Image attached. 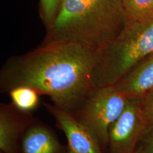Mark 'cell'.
Returning a JSON list of instances; mask_svg holds the SVG:
<instances>
[{
    "label": "cell",
    "mask_w": 153,
    "mask_h": 153,
    "mask_svg": "<svg viewBox=\"0 0 153 153\" xmlns=\"http://www.w3.org/2000/svg\"><path fill=\"white\" fill-rule=\"evenodd\" d=\"M36 117L11 102L0 104V152L19 153L22 137Z\"/></svg>",
    "instance_id": "52a82bcc"
},
{
    "label": "cell",
    "mask_w": 153,
    "mask_h": 153,
    "mask_svg": "<svg viewBox=\"0 0 153 153\" xmlns=\"http://www.w3.org/2000/svg\"><path fill=\"white\" fill-rule=\"evenodd\" d=\"M134 153H153V125H149L143 131Z\"/></svg>",
    "instance_id": "4fadbf2b"
},
{
    "label": "cell",
    "mask_w": 153,
    "mask_h": 153,
    "mask_svg": "<svg viewBox=\"0 0 153 153\" xmlns=\"http://www.w3.org/2000/svg\"><path fill=\"white\" fill-rule=\"evenodd\" d=\"M128 100L116 86L95 88L74 116L93 134L105 153L109 128L122 114Z\"/></svg>",
    "instance_id": "277c9868"
},
{
    "label": "cell",
    "mask_w": 153,
    "mask_h": 153,
    "mask_svg": "<svg viewBox=\"0 0 153 153\" xmlns=\"http://www.w3.org/2000/svg\"><path fill=\"white\" fill-rule=\"evenodd\" d=\"M126 16L131 21H141L153 15V0H123Z\"/></svg>",
    "instance_id": "8fae6325"
},
{
    "label": "cell",
    "mask_w": 153,
    "mask_h": 153,
    "mask_svg": "<svg viewBox=\"0 0 153 153\" xmlns=\"http://www.w3.org/2000/svg\"><path fill=\"white\" fill-rule=\"evenodd\" d=\"M140 108L149 125H153V88L139 99Z\"/></svg>",
    "instance_id": "5bb4252c"
},
{
    "label": "cell",
    "mask_w": 153,
    "mask_h": 153,
    "mask_svg": "<svg viewBox=\"0 0 153 153\" xmlns=\"http://www.w3.org/2000/svg\"><path fill=\"white\" fill-rule=\"evenodd\" d=\"M11 102L18 108L31 112L38 107L40 95L36 90L27 86H18L8 93Z\"/></svg>",
    "instance_id": "30bf717a"
},
{
    "label": "cell",
    "mask_w": 153,
    "mask_h": 153,
    "mask_svg": "<svg viewBox=\"0 0 153 153\" xmlns=\"http://www.w3.org/2000/svg\"><path fill=\"white\" fill-rule=\"evenodd\" d=\"M62 0H40V16L46 28L49 29L55 22Z\"/></svg>",
    "instance_id": "7c38bea8"
},
{
    "label": "cell",
    "mask_w": 153,
    "mask_h": 153,
    "mask_svg": "<svg viewBox=\"0 0 153 153\" xmlns=\"http://www.w3.org/2000/svg\"><path fill=\"white\" fill-rule=\"evenodd\" d=\"M115 86L128 99H140L152 90L153 53L131 69Z\"/></svg>",
    "instance_id": "9c48e42d"
},
{
    "label": "cell",
    "mask_w": 153,
    "mask_h": 153,
    "mask_svg": "<svg viewBox=\"0 0 153 153\" xmlns=\"http://www.w3.org/2000/svg\"><path fill=\"white\" fill-rule=\"evenodd\" d=\"M128 21L123 0H62L43 42L69 41L96 53L120 33Z\"/></svg>",
    "instance_id": "7a4b0ae2"
},
{
    "label": "cell",
    "mask_w": 153,
    "mask_h": 153,
    "mask_svg": "<svg viewBox=\"0 0 153 153\" xmlns=\"http://www.w3.org/2000/svg\"><path fill=\"white\" fill-rule=\"evenodd\" d=\"M148 126L139 99H129L122 114L109 128L107 153H134Z\"/></svg>",
    "instance_id": "5b68a950"
},
{
    "label": "cell",
    "mask_w": 153,
    "mask_h": 153,
    "mask_svg": "<svg viewBox=\"0 0 153 153\" xmlns=\"http://www.w3.org/2000/svg\"><path fill=\"white\" fill-rule=\"evenodd\" d=\"M153 53V15L129 20L120 33L95 53L91 71L94 88L115 86Z\"/></svg>",
    "instance_id": "3957f363"
},
{
    "label": "cell",
    "mask_w": 153,
    "mask_h": 153,
    "mask_svg": "<svg viewBox=\"0 0 153 153\" xmlns=\"http://www.w3.org/2000/svg\"><path fill=\"white\" fill-rule=\"evenodd\" d=\"M43 104L67 139L66 153H107L93 134L71 114L47 102Z\"/></svg>",
    "instance_id": "8992f818"
},
{
    "label": "cell",
    "mask_w": 153,
    "mask_h": 153,
    "mask_svg": "<svg viewBox=\"0 0 153 153\" xmlns=\"http://www.w3.org/2000/svg\"><path fill=\"white\" fill-rule=\"evenodd\" d=\"M0 153H2V152H0Z\"/></svg>",
    "instance_id": "9a60e30c"
},
{
    "label": "cell",
    "mask_w": 153,
    "mask_h": 153,
    "mask_svg": "<svg viewBox=\"0 0 153 153\" xmlns=\"http://www.w3.org/2000/svg\"><path fill=\"white\" fill-rule=\"evenodd\" d=\"M67 146L60 141L55 130L35 119L22 137L19 153H66Z\"/></svg>",
    "instance_id": "ba28073f"
},
{
    "label": "cell",
    "mask_w": 153,
    "mask_h": 153,
    "mask_svg": "<svg viewBox=\"0 0 153 153\" xmlns=\"http://www.w3.org/2000/svg\"><path fill=\"white\" fill-rule=\"evenodd\" d=\"M95 54L69 41L43 42L6 61L0 72L1 93L18 86L32 88L74 116L95 88L91 78Z\"/></svg>",
    "instance_id": "6da1fadb"
}]
</instances>
